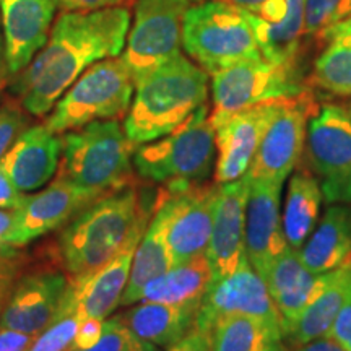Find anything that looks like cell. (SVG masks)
Listing matches in <instances>:
<instances>
[{
	"label": "cell",
	"mask_w": 351,
	"mask_h": 351,
	"mask_svg": "<svg viewBox=\"0 0 351 351\" xmlns=\"http://www.w3.org/2000/svg\"><path fill=\"white\" fill-rule=\"evenodd\" d=\"M62 156V137L46 124L28 127L0 160V171L20 192H32L54 178Z\"/></svg>",
	"instance_id": "7402d4cb"
},
{
	"label": "cell",
	"mask_w": 351,
	"mask_h": 351,
	"mask_svg": "<svg viewBox=\"0 0 351 351\" xmlns=\"http://www.w3.org/2000/svg\"><path fill=\"white\" fill-rule=\"evenodd\" d=\"M36 335H29L12 328H0V351H29Z\"/></svg>",
	"instance_id": "f35d334b"
},
{
	"label": "cell",
	"mask_w": 351,
	"mask_h": 351,
	"mask_svg": "<svg viewBox=\"0 0 351 351\" xmlns=\"http://www.w3.org/2000/svg\"><path fill=\"white\" fill-rule=\"evenodd\" d=\"M191 2H195V3H200V2H207V0H191Z\"/></svg>",
	"instance_id": "c3c4849f"
},
{
	"label": "cell",
	"mask_w": 351,
	"mask_h": 351,
	"mask_svg": "<svg viewBox=\"0 0 351 351\" xmlns=\"http://www.w3.org/2000/svg\"><path fill=\"white\" fill-rule=\"evenodd\" d=\"M282 189L283 184L249 179L244 251L262 280L271 262L288 247L280 212Z\"/></svg>",
	"instance_id": "ac0fdd59"
},
{
	"label": "cell",
	"mask_w": 351,
	"mask_h": 351,
	"mask_svg": "<svg viewBox=\"0 0 351 351\" xmlns=\"http://www.w3.org/2000/svg\"><path fill=\"white\" fill-rule=\"evenodd\" d=\"M134 90L121 56L98 60L57 99L44 124L54 134H65L95 121H119L129 112Z\"/></svg>",
	"instance_id": "52a82bcc"
},
{
	"label": "cell",
	"mask_w": 351,
	"mask_h": 351,
	"mask_svg": "<svg viewBox=\"0 0 351 351\" xmlns=\"http://www.w3.org/2000/svg\"><path fill=\"white\" fill-rule=\"evenodd\" d=\"M226 315H245L263 320L283 332L282 319L269 288L245 256L238 269L210 285L197 313L195 328L210 333L213 324Z\"/></svg>",
	"instance_id": "4fadbf2b"
},
{
	"label": "cell",
	"mask_w": 351,
	"mask_h": 351,
	"mask_svg": "<svg viewBox=\"0 0 351 351\" xmlns=\"http://www.w3.org/2000/svg\"><path fill=\"white\" fill-rule=\"evenodd\" d=\"M59 0H0L8 78L28 67L49 39Z\"/></svg>",
	"instance_id": "e0dca14e"
},
{
	"label": "cell",
	"mask_w": 351,
	"mask_h": 351,
	"mask_svg": "<svg viewBox=\"0 0 351 351\" xmlns=\"http://www.w3.org/2000/svg\"><path fill=\"white\" fill-rule=\"evenodd\" d=\"M324 194L314 174L295 173L288 184L287 202L282 215L287 243L293 251H300L317 226Z\"/></svg>",
	"instance_id": "f1b7e54d"
},
{
	"label": "cell",
	"mask_w": 351,
	"mask_h": 351,
	"mask_svg": "<svg viewBox=\"0 0 351 351\" xmlns=\"http://www.w3.org/2000/svg\"><path fill=\"white\" fill-rule=\"evenodd\" d=\"M130 12L116 5L88 12H62L46 46L13 77L10 90L32 116L43 117L88 67L124 51Z\"/></svg>",
	"instance_id": "6da1fadb"
},
{
	"label": "cell",
	"mask_w": 351,
	"mask_h": 351,
	"mask_svg": "<svg viewBox=\"0 0 351 351\" xmlns=\"http://www.w3.org/2000/svg\"><path fill=\"white\" fill-rule=\"evenodd\" d=\"M153 210H155V215L148 223L147 230L135 249L129 283L122 295L121 306H130L138 302L143 288L174 267L173 254H171L168 239H166L165 217L156 205Z\"/></svg>",
	"instance_id": "4316f807"
},
{
	"label": "cell",
	"mask_w": 351,
	"mask_h": 351,
	"mask_svg": "<svg viewBox=\"0 0 351 351\" xmlns=\"http://www.w3.org/2000/svg\"><path fill=\"white\" fill-rule=\"evenodd\" d=\"M69 287L70 276L59 270L23 274L0 314V328L38 337L59 319Z\"/></svg>",
	"instance_id": "9a60e30c"
},
{
	"label": "cell",
	"mask_w": 351,
	"mask_h": 351,
	"mask_svg": "<svg viewBox=\"0 0 351 351\" xmlns=\"http://www.w3.org/2000/svg\"><path fill=\"white\" fill-rule=\"evenodd\" d=\"M298 254L315 275L351 263V210L343 204L330 205Z\"/></svg>",
	"instance_id": "484cf974"
},
{
	"label": "cell",
	"mask_w": 351,
	"mask_h": 351,
	"mask_svg": "<svg viewBox=\"0 0 351 351\" xmlns=\"http://www.w3.org/2000/svg\"><path fill=\"white\" fill-rule=\"evenodd\" d=\"M351 16V0H306L304 34L326 32Z\"/></svg>",
	"instance_id": "d6a6232c"
},
{
	"label": "cell",
	"mask_w": 351,
	"mask_h": 351,
	"mask_svg": "<svg viewBox=\"0 0 351 351\" xmlns=\"http://www.w3.org/2000/svg\"><path fill=\"white\" fill-rule=\"evenodd\" d=\"M313 82L327 93L351 96V44L328 43L315 60Z\"/></svg>",
	"instance_id": "4dcf8cb0"
},
{
	"label": "cell",
	"mask_w": 351,
	"mask_h": 351,
	"mask_svg": "<svg viewBox=\"0 0 351 351\" xmlns=\"http://www.w3.org/2000/svg\"><path fill=\"white\" fill-rule=\"evenodd\" d=\"M278 101H267L243 109L215 129V184L221 186L238 181L247 174L257 155L263 132L278 106Z\"/></svg>",
	"instance_id": "2e32d148"
},
{
	"label": "cell",
	"mask_w": 351,
	"mask_h": 351,
	"mask_svg": "<svg viewBox=\"0 0 351 351\" xmlns=\"http://www.w3.org/2000/svg\"><path fill=\"white\" fill-rule=\"evenodd\" d=\"M219 184H194L179 189H163L155 205L165 217L174 265L205 256L213 225V210Z\"/></svg>",
	"instance_id": "8fae6325"
},
{
	"label": "cell",
	"mask_w": 351,
	"mask_h": 351,
	"mask_svg": "<svg viewBox=\"0 0 351 351\" xmlns=\"http://www.w3.org/2000/svg\"><path fill=\"white\" fill-rule=\"evenodd\" d=\"M124 2L125 0H59V8L62 12H88L122 5Z\"/></svg>",
	"instance_id": "60d3db41"
},
{
	"label": "cell",
	"mask_w": 351,
	"mask_h": 351,
	"mask_svg": "<svg viewBox=\"0 0 351 351\" xmlns=\"http://www.w3.org/2000/svg\"><path fill=\"white\" fill-rule=\"evenodd\" d=\"M26 125L28 117L23 106L19 108L12 103L0 106V160L26 130Z\"/></svg>",
	"instance_id": "d590c367"
},
{
	"label": "cell",
	"mask_w": 351,
	"mask_h": 351,
	"mask_svg": "<svg viewBox=\"0 0 351 351\" xmlns=\"http://www.w3.org/2000/svg\"><path fill=\"white\" fill-rule=\"evenodd\" d=\"M319 275H315L302 263L300 254L291 247L285 249L271 262L263 282L274 300L283 326V337L291 330L304 307L313 296Z\"/></svg>",
	"instance_id": "cb8c5ba5"
},
{
	"label": "cell",
	"mask_w": 351,
	"mask_h": 351,
	"mask_svg": "<svg viewBox=\"0 0 351 351\" xmlns=\"http://www.w3.org/2000/svg\"><path fill=\"white\" fill-rule=\"evenodd\" d=\"M200 304H165L140 302L119 319L145 341L168 350L195 328Z\"/></svg>",
	"instance_id": "d4e9b609"
},
{
	"label": "cell",
	"mask_w": 351,
	"mask_h": 351,
	"mask_svg": "<svg viewBox=\"0 0 351 351\" xmlns=\"http://www.w3.org/2000/svg\"><path fill=\"white\" fill-rule=\"evenodd\" d=\"M208 116L210 109L204 104L168 135L135 148L132 163L140 178L166 189L207 181L217 160L215 129Z\"/></svg>",
	"instance_id": "277c9868"
},
{
	"label": "cell",
	"mask_w": 351,
	"mask_h": 351,
	"mask_svg": "<svg viewBox=\"0 0 351 351\" xmlns=\"http://www.w3.org/2000/svg\"><path fill=\"white\" fill-rule=\"evenodd\" d=\"M256 43L265 60L295 65L306 26V0H265L245 12Z\"/></svg>",
	"instance_id": "44dd1931"
},
{
	"label": "cell",
	"mask_w": 351,
	"mask_h": 351,
	"mask_svg": "<svg viewBox=\"0 0 351 351\" xmlns=\"http://www.w3.org/2000/svg\"><path fill=\"white\" fill-rule=\"evenodd\" d=\"M350 112H351V106H350Z\"/></svg>",
	"instance_id": "681fc988"
},
{
	"label": "cell",
	"mask_w": 351,
	"mask_h": 351,
	"mask_svg": "<svg viewBox=\"0 0 351 351\" xmlns=\"http://www.w3.org/2000/svg\"><path fill=\"white\" fill-rule=\"evenodd\" d=\"M213 271L207 256L174 265L143 288L138 302H165V304H200L210 285Z\"/></svg>",
	"instance_id": "83f0119b"
},
{
	"label": "cell",
	"mask_w": 351,
	"mask_h": 351,
	"mask_svg": "<svg viewBox=\"0 0 351 351\" xmlns=\"http://www.w3.org/2000/svg\"><path fill=\"white\" fill-rule=\"evenodd\" d=\"M28 256L20 247L3 245L0 247V314L10 298L13 287L23 275Z\"/></svg>",
	"instance_id": "e575fe53"
},
{
	"label": "cell",
	"mask_w": 351,
	"mask_h": 351,
	"mask_svg": "<svg viewBox=\"0 0 351 351\" xmlns=\"http://www.w3.org/2000/svg\"><path fill=\"white\" fill-rule=\"evenodd\" d=\"M306 153L328 205L351 204V112L324 104L307 122Z\"/></svg>",
	"instance_id": "30bf717a"
},
{
	"label": "cell",
	"mask_w": 351,
	"mask_h": 351,
	"mask_svg": "<svg viewBox=\"0 0 351 351\" xmlns=\"http://www.w3.org/2000/svg\"><path fill=\"white\" fill-rule=\"evenodd\" d=\"M7 75V59H5V38H3L2 19H0V91H2L3 83H5Z\"/></svg>",
	"instance_id": "bcb514c9"
},
{
	"label": "cell",
	"mask_w": 351,
	"mask_h": 351,
	"mask_svg": "<svg viewBox=\"0 0 351 351\" xmlns=\"http://www.w3.org/2000/svg\"><path fill=\"white\" fill-rule=\"evenodd\" d=\"M191 0H137L122 60L134 83L181 54L184 16Z\"/></svg>",
	"instance_id": "9c48e42d"
},
{
	"label": "cell",
	"mask_w": 351,
	"mask_h": 351,
	"mask_svg": "<svg viewBox=\"0 0 351 351\" xmlns=\"http://www.w3.org/2000/svg\"><path fill=\"white\" fill-rule=\"evenodd\" d=\"M210 339L213 351H291L282 328L245 315L218 319Z\"/></svg>",
	"instance_id": "f546056e"
},
{
	"label": "cell",
	"mask_w": 351,
	"mask_h": 351,
	"mask_svg": "<svg viewBox=\"0 0 351 351\" xmlns=\"http://www.w3.org/2000/svg\"><path fill=\"white\" fill-rule=\"evenodd\" d=\"M247 195L249 179L245 176L238 181L221 184L218 189L212 232L205 252L213 271V282L238 269L239 262L245 256L244 236Z\"/></svg>",
	"instance_id": "ffe728a7"
},
{
	"label": "cell",
	"mask_w": 351,
	"mask_h": 351,
	"mask_svg": "<svg viewBox=\"0 0 351 351\" xmlns=\"http://www.w3.org/2000/svg\"><path fill=\"white\" fill-rule=\"evenodd\" d=\"M350 301L351 263L319 275L313 296L285 337L289 350L320 337H327L337 315Z\"/></svg>",
	"instance_id": "603a6c76"
},
{
	"label": "cell",
	"mask_w": 351,
	"mask_h": 351,
	"mask_svg": "<svg viewBox=\"0 0 351 351\" xmlns=\"http://www.w3.org/2000/svg\"><path fill=\"white\" fill-rule=\"evenodd\" d=\"M103 195L104 192L80 187L57 176L54 182L44 191L34 195H25L16 208V223L8 236V245L23 247L69 223Z\"/></svg>",
	"instance_id": "5bb4252c"
},
{
	"label": "cell",
	"mask_w": 351,
	"mask_h": 351,
	"mask_svg": "<svg viewBox=\"0 0 351 351\" xmlns=\"http://www.w3.org/2000/svg\"><path fill=\"white\" fill-rule=\"evenodd\" d=\"M317 36L319 39H322V41L326 43L341 41V43L351 44V16L343 21H340V23L330 26V28H327L326 32L319 33Z\"/></svg>",
	"instance_id": "7bdbcfd3"
},
{
	"label": "cell",
	"mask_w": 351,
	"mask_h": 351,
	"mask_svg": "<svg viewBox=\"0 0 351 351\" xmlns=\"http://www.w3.org/2000/svg\"><path fill=\"white\" fill-rule=\"evenodd\" d=\"M226 2H230V3H232V5L243 8V10H245V12H254V10H257V8L261 7L265 0H226Z\"/></svg>",
	"instance_id": "7dc6e473"
},
{
	"label": "cell",
	"mask_w": 351,
	"mask_h": 351,
	"mask_svg": "<svg viewBox=\"0 0 351 351\" xmlns=\"http://www.w3.org/2000/svg\"><path fill=\"white\" fill-rule=\"evenodd\" d=\"M291 351H345L341 346L333 341L330 337H320L313 341H307L304 345L296 346Z\"/></svg>",
	"instance_id": "f6af8a7d"
},
{
	"label": "cell",
	"mask_w": 351,
	"mask_h": 351,
	"mask_svg": "<svg viewBox=\"0 0 351 351\" xmlns=\"http://www.w3.org/2000/svg\"><path fill=\"white\" fill-rule=\"evenodd\" d=\"M16 223V208H0V247L8 245V236Z\"/></svg>",
	"instance_id": "ee69618b"
},
{
	"label": "cell",
	"mask_w": 351,
	"mask_h": 351,
	"mask_svg": "<svg viewBox=\"0 0 351 351\" xmlns=\"http://www.w3.org/2000/svg\"><path fill=\"white\" fill-rule=\"evenodd\" d=\"M314 112V103L307 91L282 98L267 125L254 158L247 179L283 184L293 173L306 145L307 122Z\"/></svg>",
	"instance_id": "7c38bea8"
},
{
	"label": "cell",
	"mask_w": 351,
	"mask_h": 351,
	"mask_svg": "<svg viewBox=\"0 0 351 351\" xmlns=\"http://www.w3.org/2000/svg\"><path fill=\"white\" fill-rule=\"evenodd\" d=\"M103 322L104 320L95 317H86L80 320L77 335L75 339H73V343L70 346L69 351L86 350L98 343L101 335H103Z\"/></svg>",
	"instance_id": "8d00e7d4"
},
{
	"label": "cell",
	"mask_w": 351,
	"mask_h": 351,
	"mask_svg": "<svg viewBox=\"0 0 351 351\" xmlns=\"http://www.w3.org/2000/svg\"><path fill=\"white\" fill-rule=\"evenodd\" d=\"M80 317L77 314L62 315L39 333L29 351H69L75 339Z\"/></svg>",
	"instance_id": "836d02e7"
},
{
	"label": "cell",
	"mask_w": 351,
	"mask_h": 351,
	"mask_svg": "<svg viewBox=\"0 0 351 351\" xmlns=\"http://www.w3.org/2000/svg\"><path fill=\"white\" fill-rule=\"evenodd\" d=\"M207 99L208 73L181 52L135 83L125 135L137 147L165 137Z\"/></svg>",
	"instance_id": "3957f363"
},
{
	"label": "cell",
	"mask_w": 351,
	"mask_h": 351,
	"mask_svg": "<svg viewBox=\"0 0 351 351\" xmlns=\"http://www.w3.org/2000/svg\"><path fill=\"white\" fill-rule=\"evenodd\" d=\"M327 337L337 341L345 351H351V301L337 315Z\"/></svg>",
	"instance_id": "74e56055"
},
{
	"label": "cell",
	"mask_w": 351,
	"mask_h": 351,
	"mask_svg": "<svg viewBox=\"0 0 351 351\" xmlns=\"http://www.w3.org/2000/svg\"><path fill=\"white\" fill-rule=\"evenodd\" d=\"M148 210L134 184L99 197L82 210L59 236V256L70 278H82L112 258L140 228Z\"/></svg>",
	"instance_id": "7a4b0ae2"
},
{
	"label": "cell",
	"mask_w": 351,
	"mask_h": 351,
	"mask_svg": "<svg viewBox=\"0 0 351 351\" xmlns=\"http://www.w3.org/2000/svg\"><path fill=\"white\" fill-rule=\"evenodd\" d=\"M182 46L208 75L245 60L263 59L244 10L226 0H207L189 7Z\"/></svg>",
	"instance_id": "8992f818"
},
{
	"label": "cell",
	"mask_w": 351,
	"mask_h": 351,
	"mask_svg": "<svg viewBox=\"0 0 351 351\" xmlns=\"http://www.w3.org/2000/svg\"><path fill=\"white\" fill-rule=\"evenodd\" d=\"M130 142L119 121H95L62 135V158L57 176L85 189L108 194L130 186Z\"/></svg>",
	"instance_id": "5b68a950"
},
{
	"label": "cell",
	"mask_w": 351,
	"mask_h": 351,
	"mask_svg": "<svg viewBox=\"0 0 351 351\" xmlns=\"http://www.w3.org/2000/svg\"><path fill=\"white\" fill-rule=\"evenodd\" d=\"M166 351H213L210 333L194 328L189 335L184 337L181 341L171 346Z\"/></svg>",
	"instance_id": "ab89813d"
},
{
	"label": "cell",
	"mask_w": 351,
	"mask_h": 351,
	"mask_svg": "<svg viewBox=\"0 0 351 351\" xmlns=\"http://www.w3.org/2000/svg\"><path fill=\"white\" fill-rule=\"evenodd\" d=\"M78 351H160V348L135 335L119 319V315H116L103 322V335L98 343Z\"/></svg>",
	"instance_id": "1f68e13d"
},
{
	"label": "cell",
	"mask_w": 351,
	"mask_h": 351,
	"mask_svg": "<svg viewBox=\"0 0 351 351\" xmlns=\"http://www.w3.org/2000/svg\"><path fill=\"white\" fill-rule=\"evenodd\" d=\"M25 195L0 171V208H19Z\"/></svg>",
	"instance_id": "b9f144b4"
},
{
	"label": "cell",
	"mask_w": 351,
	"mask_h": 351,
	"mask_svg": "<svg viewBox=\"0 0 351 351\" xmlns=\"http://www.w3.org/2000/svg\"><path fill=\"white\" fill-rule=\"evenodd\" d=\"M148 225L132 236L112 258L82 278H70L67 300L80 320L95 317L106 320L121 304L134 261L135 249Z\"/></svg>",
	"instance_id": "d6986e66"
},
{
	"label": "cell",
	"mask_w": 351,
	"mask_h": 351,
	"mask_svg": "<svg viewBox=\"0 0 351 351\" xmlns=\"http://www.w3.org/2000/svg\"><path fill=\"white\" fill-rule=\"evenodd\" d=\"M213 108L208 119L213 129L243 109L302 93L295 65L245 60L212 73Z\"/></svg>",
	"instance_id": "ba28073f"
}]
</instances>
